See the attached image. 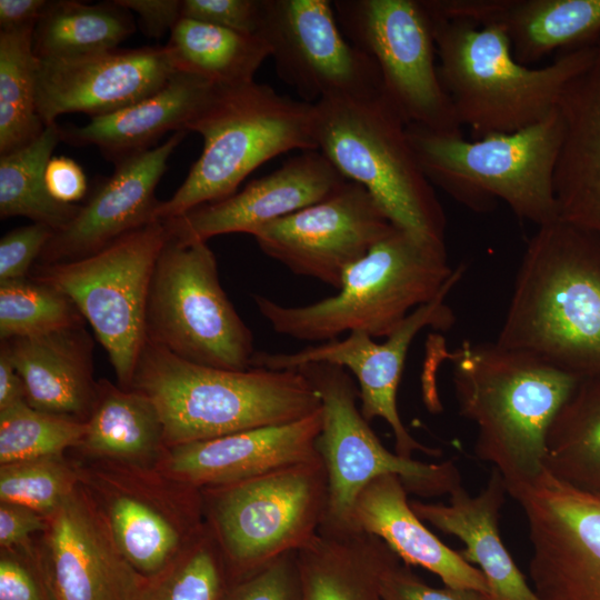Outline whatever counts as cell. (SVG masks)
Masks as SVG:
<instances>
[{"instance_id": "obj_1", "label": "cell", "mask_w": 600, "mask_h": 600, "mask_svg": "<svg viewBox=\"0 0 600 600\" xmlns=\"http://www.w3.org/2000/svg\"><path fill=\"white\" fill-rule=\"evenodd\" d=\"M496 342L576 377L600 376V234L558 219L538 227Z\"/></svg>"}, {"instance_id": "obj_2", "label": "cell", "mask_w": 600, "mask_h": 600, "mask_svg": "<svg viewBox=\"0 0 600 600\" xmlns=\"http://www.w3.org/2000/svg\"><path fill=\"white\" fill-rule=\"evenodd\" d=\"M448 358L459 412L477 427L476 456L501 473L507 492L536 480L548 427L580 378L496 341H464Z\"/></svg>"}, {"instance_id": "obj_3", "label": "cell", "mask_w": 600, "mask_h": 600, "mask_svg": "<svg viewBox=\"0 0 600 600\" xmlns=\"http://www.w3.org/2000/svg\"><path fill=\"white\" fill-rule=\"evenodd\" d=\"M130 389L154 403L168 448L293 422L321 409L319 392L298 369L201 366L147 338Z\"/></svg>"}, {"instance_id": "obj_4", "label": "cell", "mask_w": 600, "mask_h": 600, "mask_svg": "<svg viewBox=\"0 0 600 600\" xmlns=\"http://www.w3.org/2000/svg\"><path fill=\"white\" fill-rule=\"evenodd\" d=\"M429 14L441 83L460 124L471 129V140L513 133L543 120L592 52V43L567 50L532 69L514 59L500 26Z\"/></svg>"}, {"instance_id": "obj_5", "label": "cell", "mask_w": 600, "mask_h": 600, "mask_svg": "<svg viewBox=\"0 0 600 600\" xmlns=\"http://www.w3.org/2000/svg\"><path fill=\"white\" fill-rule=\"evenodd\" d=\"M187 130L203 138V149L174 194L160 202L157 220L233 194L252 171L282 153L318 150L314 103L256 81L214 84Z\"/></svg>"}, {"instance_id": "obj_6", "label": "cell", "mask_w": 600, "mask_h": 600, "mask_svg": "<svg viewBox=\"0 0 600 600\" xmlns=\"http://www.w3.org/2000/svg\"><path fill=\"white\" fill-rule=\"evenodd\" d=\"M453 271L446 248L396 229L348 268L337 294L297 307L259 294L253 301L276 332L298 340L326 342L351 332L387 338L430 302Z\"/></svg>"}, {"instance_id": "obj_7", "label": "cell", "mask_w": 600, "mask_h": 600, "mask_svg": "<svg viewBox=\"0 0 600 600\" xmlns=\"http://www.w3.org/2000/svg\"><path fill=\"white\" fill-rule=\"evenodd\" d=\"M407 134L430 183L470 210L487 212L502 200L538 227L559 219L553 180L563 120L558 108L520 131L478 140L416 124H407Z\"/></svg>"}, {"instance_id": "obj_8", "label": "cell", "mask_w": 600, "mask_h": 600, "mask_svg": "<svg viewBox=\"0 0 600 600\" xmlns=\"http://www.w3.org/2000/svg\"><path fill=\"white\" fill-rule=\"evenodd\" d=\"M320 151L361 184L390 222L417 240L446 248L447 220L407 134V123L383 93L314 103Z\"/></svg>"}, {"instance_id": "obj_9", "label": "cell", "mask_w": 600, "mask_h": 600, "mask_svg": "<svg viewBox=\"0 0 600 600\" xmlns=\"http://www.w3.org/2000/svg\"><path fill=\"white\" fill-rule=\"evenodd\" d=\"M146 338L192 363L252 368V332L221 287L207 242L183 241L169 232L150 282Z\"/></svg>"}, {"instance_id": "obj_10", "label": "cell", "mask_w": 600, "mask_h": 600, "mask_svg": "<svg viewBox=\"0 0 600 600\" xmlns=\"http://www.w3.org/2000/svg\"><path fill=\"white\" fill-rule=\"evenodd\" d=\"M228 583L303 548L322 523L328 477L321 459L207 489Z\"/></svg>"}, {"instance_id": "obj_11", "label": "cell", "mask_w": 600, "mask_h": 600, "mask_svg": "<svg viewBox=\"0 0 600 600\" xmlns=\"http://www.w3.org/2000/svg\"><path fill=\"white\" fill-rule=\"evenodd\" d=\"M169 237L162 220L102 250L69 262L34 263L29 278L67 294L103 346L120 387L130 389L146 340V307L153 269Z\"/></svg>"}, {"instance_id": "obj_12", "label": "cell", "mask_w": 600, "mask_h": 600, "mask_svg": "<svg viewBox=\"0 0 600 600\" xmlns=\"http://www.w3.org/2000/svg\"><path fill=\"white\" fill-rule=\"evenodd\" d=\"M321 399L322 427L318 451L328 477V500L322 522L350 528L359 493L372 480L393 474L408 492L430 498L450 494L461 484L453 461L424 463L390 452L357 406L358 388L349 372L328 362L298 368Z\"/></svg>"}, {"instance_id": "obj_13", "label": "cell", "mask_w": 600, "mask_h": 600, "mask_svg": "<svg viewBox=\"0 0 600 600\" xmlns=\"http://www.w3.org/2000/svg\"><path fill=\"white\" fill-rule=\"evenodd\" d=\"M344 37L377 63L383 94L407 124L462 134L436 64L431 18L422 0H334Z\"/></svg>"}, {"instance_id": "obj_14", "label": "cell", "mask_w": 600, "mask_h": 600, "mask_svg": "<svg viewBox=\"0 0 600 600\" xmlns=\"http://www.w3.org/2000/svg\"><path fill=\"white\" fill-rule=\"evenodd\" d=\"M257 34L304 102L383 93L377 63L344 37L332 1L261 0Z\"/></svg>"}, {"instance_id": "obj_15", "label": "cell", "mask_w": 600, "mask_h": 600, "mask_svg": "<svg viewBox=\"0 0 600 600\" xmlns=\"http://www.w3.org/2000/svg\"><path fill=\"white\" fill-rule=\"evenodd\" d=\"M524 512L529 577L540 600H600V493L546 470L508 492Z\"/></svg>"}, {"instance_id": "obj_16", "label": "cell", "mask_w": 600, "mask_h": 600, "mask_svg": "<svg viewBox=\"0 0 600 600\" xmlns=\"http://www.w3.org/2000/svg\"><path fill=\"white\" fill-rule=\"evenodd\" d=\"M463 273L464 267L460 264L440 292L414 309L381 343L366 333L351 332L342 340L333 339L292 353L256 351L252 368L284 370L311 362L338 364L357 379L363 418L368 422L381 418L390 426L397 454L411 458L412 452L420 451L440 457L441 450L420 443L407 430L398 411L397 393L408 350L417 334L427 327L437 330L452 327L454 314L446 297Z\"/></svg>"}, {"instance_id": "obj_17", "label": "cell", "mask_w": 600, "mask_h": 600, "mask_svg": "<svg viewBox=\"0 0 600 600\" xmlns=\"http://www.w3.org/2000/svg\"><path fill=\"white\" fill-rule=\"evenodd\" d=\"M397 228L359 183L348 180L326 199L257 228L268 257L298 276L339 290L344 272Z\"/></svg>"}, {"instance_id": "obj_18", "label": "cell", "mask_w": 600, "mask_h": 600, "mask_svg": "<svg viewBox=\"0 0 600 600\" xmlns=\"http://www.w3.org/2000/svg\"><path fill=\"white\" fill-rule=\"evenodd\" d=\"M177 72L166 46L38 59V112L44 126L64 113L110 114L158 92Z\"/></svg>"}, {"instance_id": "obj_19", "label": "cell", "mask_w": 600, "mask_h": 600, "mask_svg": "<svg viewBox=\"0 0 600 600\" xmlns=\"http://www.w3.org/2000/svg\"><path fill=\"white\" fill-rule=\"evenodd\" d=\"M47 518L44 568L54 600H143L149 579L124 559L81 490L74 488Z\"/></svg>"}, {"instance_id": "obj_20", "label": "cell", "mask_w": 600, "mask_h": 600, "mask_svg": "<svg viewBox=\"0 0 600 600\" xmlns=\"http://www.w3.org/2000/svg\"><path fill=\"white\" fill-rule=\"evenodd\" d=\"M187 133L174 132L162 144L114 163L112 176L99 184L64 229L54 232L37 263L82 259L156 221L161 202L156 198V188L169 157Z\"/></svg>"}, {"instance_id": "obj_21", "label": "cell", "mask_w": 600, "mask_h": 600, "mask_svg": "<svg viewBox=\"0 0 600 600\" xmlns=\"http://www.w3.org/2000/svg\"><path fill=\"white\" fill-rule=\"evenodd\" d=\"M347 181L320 151H302L241 191L163 222L171 236L183 241L207 242L233 232L251 234L270 221L326 199Z\"/></svg>"}, {"instance_id": "obj_22", "label": "cell", "mask_w": 600, "mask_h": 600, "mask_svg": "<svg viewBox=\"0 0 600 600\" xmlns=\"http://www.w3.org/2000/svg\"><path fill=\"white\" fill-rule=\"evenodd\" d=\"M321 409L293 422L243 430L169 448L167 472L191 487L238 483L281 468L321 459Z\"/></svg>"}, {"instance_id": "obj_23", "label": "cell", "mask_w": 600, "mask_h": 600, "mask_svg": "<svg viewBox=\"0 0 600 600\" xmlns=\"http://www.w3.org/2000/svg\"><path fill=\"white\" fill-rule=\"evenodd\" d=\"M423 4L447 19L500 26L523 66L557 49L589 46L600 36V0H423Z\"/></svg>"}, {"instance_id": "obj_24", "label": "cell", "mask_w": 600, "mask_h": 600, "mask_svg": "<svg viewBox=\"0 0 600 600\" xmlns=\"http://www.w3.org/2000/svg\"><path fill=\"white\" fill-rule=\"evenodd\" d=\"M558 110L563 138L554 171L559 219L600 234V36L567 83Z\"/></svg>"}, {"instance_id": "obj_25", "label": "cell", "mask_w": 600, "mask_h": 600, "mask_svg": "<svg viewBox=\"0 0 600 600\" xmlns=\"http://www.w3.org/2000/svg\"><path fill=\"white\" fill-rule=\"evenodd\" d=\"M506 493L503 478L493 469L477 496H470L460 484L451 491L447 504L411 500L410 506L423 522L464 542L466 548L459 552L479 567L489 600H540L500 537L499 518Z\"/></svg>"}, {"instance_id": "obj_26", "label": "cell", "mask_w": 600, "mask_h": 600, "mask_svg": "<svg viewBox=\"0 0 600 600\" xmlns=\"http://www.w3.org/2000/svg\"><path fill=\"white\" fill-rule=\"evenodd\" d=\"M399 477L381 476L359 493L350 528L376 536L407 566L421 567L449 588L488 594L482 572L446 546L413 512Z\"/></svg>"}, {"instance_id": "obj_27", "label": "cell", "mask_w": 600, "mask_h": 600, "mask_svg": "<svg viewBox=\"0 0 600 600\" xmlns=\"http://www.w3.org/2000/svg\"><path fill=\"white\" fill-rule=\"evenodd\" d=\"M2 342L31 407L87 422L98 381L93 378L94 343L84 324Z\"/></svg>"}, {"instance_id": "obj_28", "label": "cell", "mask_w": 600, "mask_h": 600, "mask_svg": "<svg viewBox=\"0 0 600 600\" xmlns=\"http://www.w3.org/2000/svg\"><path fill=\"white\" fill-rule=\"evenodd\" d=\"M399 560L376 536L322 522L296 552L299 600H383V576Z\"/></svg>"}, {"instance_id": "obj_29", "label": "cell", "mask_w": 600, "mask_h": 600, "mask_svg": "<svg viewBox=\"0 0 600 600\" xmlns=\"http://www.w3.org/2000/svg\"><path fill=\"white\" fill-rule=\"evenodd\" d=\"M214 84L177 72L158 92L113 113L91 118L82 127H60L73 146L93 144L114 163L153 148L169 131H186Z\"/></svg>"}, {"instance_id": "obj_30", "label": "cell", "mask_w": 600, "mask_h": 600, "mask_svg": "<svg viewBox=\"0 0 600 600\" xmlns=\"http://www.w3.org/2000/svg\"><path fill=\"white\" fill-rule=\"evenodd\" d=\"M544 448L547 472L600 493V376L578 380L548 427Z\"/></svg>"}, {"instance_id": "obj_31", "label": "cell", "mask_w": 600, "mask_h": 600, "mask_svg": "<svg viewBox=\"0 0 600 600\" xmlns=\"http://www.w3.org/2000/svg\"><path fill=\"white\" fill-rule=\"evenodd\" d=\"M163 444L162 421L150 398L107 379L98 381L97 399L79 447L93 456L139 463L156 457Z\"/></svg>"}, {"instance_id": "obj_32", "label": "cell", "mask_w": 600, "mask_h": 600, "mask_svg": "<svg viewBox=\"0 0 600 600\" xmlns=\"http://www.w3.org/2000/svg\"><path fill=\"white\" fill-rule=\"evenodd\" d=\"M178 72L216 86L254 81V74L270 57L259 34L181 18L166 44Z\"/></svg>"}, {"instance_id": "obj_33", "label": "cell", "mask_w": 600, "mask_h": 600, "mask_svg": "<svg viewBox=\"0 0 600 600\" xmlns=\"http://www.w3.org/2000/svg\"><path fill=\"white\" fill-rule=\"evenodd\" d=\"M134 28L130 11L114 1H51L33 30L32 49L39 60L98 54L117 49Z\"/></svg>"}, {"instance_id": "obj_34", "label": "cell", "mask_w": 600, "mask_h": 600, "mask_svg": "<svg viewBox=\"0 0 600 600\" xmlns=\"http://www.w3.org/2000/svg\"><path fill=\"white\" fill-rule=\"evenodd\" d=\"M62 141L60 126H46L32 143L0 157V218L26 217L56 232L64 229L81 206L54 200L46 184V169Z\"/></svg>"}, {"instance_id": "obj_35", "label": "cell", "mask_w": 600, "mask_h": 600, "mask_svg": "<svg viewBox=\"0 0 600 600\" xmlns=\"http://www.w3.org/2000/svg\"><path fill=\"white\" fill-rule=\"evenodd\" d=\"M34 28L0 31V154L27 147L46 129L37 104Z\"/></svg>"}, {"instance_id": "obj_36", "label": "cell", "mask_w": 600, "mask_h": 600, "mask_svg": "<svg viewBox=\"0 0 600 600\" xmlns=\"http://www.w3.org/2000/svg\"><path fill=\"white\" fill-rule=\"evenodd\" d=\"M106 522L113 541L130 566L147 579L168 569L181 554V534L151 503L118 494L108 506Z\"/></svg>"}, {"instance_id": "obj_37", "label": "cell", "mask_w": 600, "mask_h": 600, "mask_svg": "<svg viewBox=\"0 0 600 600\" xmlns=\"http://www.w3.org/2000/svg\"><path fill=\"white\" fill-rule=\"evenodd\" d=\"M74 302L31 278L0 282V339L31 337L86 324Z\"/></svg>"}, {"instance_id": "obj_38", "label": "cell", "mask_w": 600, "mask_h": 600, "mask_svg": "<svg viewBox=\"0 0 600 600\" xmlns=\"http://www.w3.org/2000/svg\"><path fill=\"white\" fill-rule=\"evenodd\" d=\"M87 422L38 410L22 401L0 411V463L61 457L80 444Z\"/></svg>"}, {"instance_id": "obj_39", "label": "cell", "mask_w": 600, "mask_h": 600, "mask_svg": "<svg viewBox=\"0 0 600 600\" xmlns=\"http://www.w3.org/2000/svg\"><path fill=\"white\" fill-rule=\"evenodd\" d=\"M228 586L224 566L212 547L200 541L149 579L143 600H223Z\"/></svg>"}, {"instance_id": "obj_40", "label": "cell", "mask_w": 600, "mask_h": 600, "mask_svg": "<svg viewBox=\"0 0 600 600\" xmlns=\"http://www.w3.org/2000/svg\"><path fill=\"white\" fill-rule=\"evenodd\" d=\"M60 457L1 464V502L21 504L49 517L76 488Z\"/></svg>"}, {"instance_id": "obj_41", "label": "cell", "mask_w": 600, "mask_h": 600, "mask_svg": "<svg viewBox=\"0 0 600 600\" xmlns=\"http://www.w3.org/2000/svg\"><path fill=\"white\" fill-rule=\"evenodd\" d=\"M296 552L229 584L223 600H299Z\"/></svg>"}, {"instance_id": "obj_42", "label": "cell", "mask_w": 600, "mask_h": 600, "mask_svg": "<svg viewBox=\"0 0 600 600\" xmlns=\"http://www.w3.org/2000/svg\"><path fill=\"white\" fill-rule=\"evenodd\" d=\"M54 232L33 222L4 234L0 241V282L28 278Z\"/></svg>"}, {"instance_id": "obj_43", "label": "cell", "mask_w": 600, "mask_h": 600, "mask_svg": "<svg viewBox=\"0 0 600 600\" xmlns=\"http://www.w3.org/2000/svg\"><path fill=\"white\" fill-rule=\"evenodd\" d=\"M261 0H182V18L257 34Z\"/></svg>"}, {"instance_id": "obj_44", "label": "cell", "mask_w": 600, "mask_h": 600, "mask_svg": "<svg viewBox=\"0 0 600 600\" xmlns=\"http://www.w3.org/2000/svg\"><path fill=\"white\" fill-rule=\"evenodd\" d=\"M0 600H54L44 564L2 551Z\"/></svg>"}, {"instance_id": "obj_45", "label": "cell", "mask_w": 600, "mask_h": 600, "mask_svg": "<svg viewBox=\"0 0 600 600\" xmlns=\"http://www.w3.org/2000/svg\"><path fill=\"white\" fill-rule=\"evenodd\" d=\"M383 600H489L487 593L470 589L433 588L420 580L401 560L392 564L381 583Z\"/></svg>"}, {"instance_id": "obj_46", "label": "cell", "mask_w": 600, "mask_h": 600, "mask_svg": "<svg viewBox=\"0 0 600 600\" xmlns=\"http://www.w3.org/2000/svg\"><path fill=\"white\" fill-rule=\"evenodd\" d=\"M48 518L40 512L16 503L1 502L0 544L11 551L23 546L36 531L47 530Z\"/></svg>"}, {"instance_id": "obj_47", "label": "cell", "mask_w": 600, "mask_h": 600, "mask_svg": "<svg viewBox=\"0 0 600 600\" xmlns=\"http://www.w3.org/2000/svg\"><path fill=\"white\" fill-rule=\"evenodd\" d=\"M46 184L51 197L66 204H76L87 192L81 167L70 158H51L46 169Z\"/></svg>"}, {"instance_id": "obj_48", "label": "cell", "mask_w": 600, "mask_h": 600, "mask_svg": "<svg viewBox=\"0 0 600 600\" xmlns=\"http://www.w3.org/2000/svg\"><path fill=\"white\" fill-rule=\"evenodd\" d=\"M114 2L138 14L143 32L160 38L173 29L182 18V0H114Z\"/></svg>"}, {"instance_id": "obj_49", "label": "cell", "mask_w": 600, "mask_h": 600, "mask_svg": "<svg viewBox=\"0 0 600 600\" xmlns=\"http://www.w3.org/2000/svg\"><path fill=\"white\" fill-rule=\"evenodd\" d=\"M50 3L48 0H0L1 31L36 28Z\"/></svg>"}, {"instance_id": "obj_50", "label": "cell", "mask_w": 600, "mask_h": 600, "mask_svg": "<svg viewBox=\"0 0 600 600\" xmlns=\"http://www.w3.org/2000/svg\"><path fill=\"white\" fill-rule=\"evenodd\" d=\"M26 399L23 381L17 371L4 342L0 343V411Z\"/></svg>"}]
</instances>
